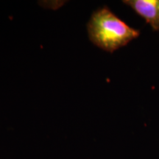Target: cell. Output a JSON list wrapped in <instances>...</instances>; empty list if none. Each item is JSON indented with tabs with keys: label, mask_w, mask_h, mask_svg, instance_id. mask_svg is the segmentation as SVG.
Here are the masks:
<instances>
[{
	"label": "cell",
	"mask_w": 159,
	"mask_h": 159,
	"mask_svg": "<svg viewBox=\"0 0 159 159\" xmlns=\"http://www.w3.org/2000/svg\"><path fill=\"white\" fill-rule=\"evenodd\" d=\"M89 38L102 50L114 52L140 35V31L127 25L107 6L92 13L87 24Z\"/></svg>",
	"instance_id": "obj_1"
},
{
	"label": "cell",
	"mask_w": 159,
	"mask_h": 159,
	"mask_svg": "<svg viewBox=\"0 0 159 159\" xmlns=\"http://www.w3.org/2000/svg\"><path fill=\"white\" fill-rule=\"evenodd\" d=\"M123 3L144 18L154 31H159V0H125Z\"/></svg>",
	"instance_id": "obj_2"
}]
</instances>
